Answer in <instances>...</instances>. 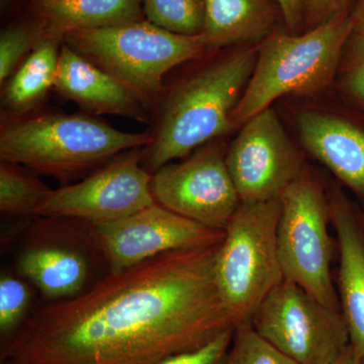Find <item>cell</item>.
Masks as SVG:
<instances>
[{"instance_id":"obj_1","label":"cell","mask_w":364,"mask_h":364,"mask_svg":"<svg viewBox=\"0 0 364 364\" xmlns=\"http://www.w3.org/2000/svg\"><path fill=\"white\" fill-rule=\"evenodd\" d=\"M221 244L172 251L37 311L1 345L20 364H155L234 328L215 282Z\"/></svg>"},{"instance_id":"obj_2","label":"cell","mask_w":364,"mask_h":364,"mask_svg":"<svg viewBox=\"0 0 364 364\" xmlns=\"http://www.w3.org/2000/svg\"><path fill=\"white\" fill-rule=\"evenodd\" d=\"M258 49L225 55L163 87L153 111L151 142L142 165L151 174L219 136L235 124L233 114L247 86Z\"/></svg>"},{"instance_id":"obj_3","label":"cell","mask_w":364,"mask_h":364,"mask_svg":"<svg viewBox=\"0 0 364 364\" xmlns=\"http://www.w3.org/2000/svg\"><path fill=\"white\" fill-rule=\"evenodd\" d=\"M150 142V131H121L93 114L33 111L1 116L0 160L69 181Z\"/></svg>"},{"instance_id":"obj_4","label":"cell","mask_w":364,"mask_h":364,"mask_svg":"<svg viewBox=\"0 0 364 364\" xmlns=\"http://www.w3.org/2000/svg\"><path fill=\"white\" fill-rule=\"evenodd\" d=\"M352 33L350 16L341 13L301 36L268 35L235 109V124L246 123L287 93L310 95L325 88L334 77Z\"/></svg>"},{"instance_id":"obj_5","label":"cell","mask_w":364,"mask_h":364,"mask_svg":"<svg viewBox=\"0 0 364 364\" xmlns=\"http://www.w3.org/2000/svg\"><path fill=\"white\" fill-rule=\"evenodd\" d=\"M64 44L141 95L154 111L170 70L208 54L202 35L168 32L147 20L72 31Z\"/></svg>"},{"instance_id":"obj_6","label":"cell","mask_w":364,"mask_h":364,"mask_svg":"<svg viewBox=\"0 0 364 364\" xmlns=\"http://www.w3.org/2000/svg\"><path fill=\"white\" fill-rule=\"evenodd\" d=\"M280 198L241 203L225 229L215 260L218 291L234 326L254 313L284 279L277 247Z\"/></svg>"},{"instance_id":"obj_7","label":"cell","mask_w":364,"mask_h":364,"mask_svg":"<svg viewBox=\"0 0 364 364\" xmlns=\"http://www.w3.org/2000/svg\"><path fill=\"white\" fill-rule=\"evenodd\" d=\"M280 200L277 247L284 279L296 282L328 308L341 311L331 274L330 210L320 186L305 168Z\"/></svg>"},{"instance_id":"obj_8","label":"cell","mask_w":364,"mask_h":364,"mask_svg":"<svg viewBox=\"0 0 364 364\" xmlns=\"http://www.w3.org/2000/svg\"><path fill=\"white\" fill-rule=\"evenodd\" d=\"M261 336L299 364H331L350 344L342 311L284 279L250 320Z\"/></svg>"},{"instance_id":"obj_9","label":"cell","mask_w":364,"mask_h":364,"mask_svg":"<svg viewBox=\"0 0 364 364\" xmlns=\"http://www.w3.org/2000/svg\"><path fill=\"white\" fill-rule=\"evenodd\" d=\"M222 144H205L181 162L152 174L155 202L210 229L225 231L241 202Z\"/></svg>"},{"instance_id":"obj_10","label":"cell","mask_w":364,"mask_h":364,"mask_svg":"<svg viewBox=\"0 0 364 364\" xmlns=\"http://www.w3.org/2000/svg\"><path fill=\"white\" fill-rule=\"evenodd\" d=\"M142 149L119 155L77 183L53 189L38 215L102 224L119 221L154 205L152 174L141 162Z\"/></svg>"},{"instance_id":"obj_11","label":"cell","mask_w":364,"mask_h":364,"mask_svg":"<svg viewBox=\"0 0 364 364\" xmlns=\"http://www.w3.org/2000/svg\"><path fill=\"white\" fill-rule=\"evenodd\" d=\"M91 243L104 253L111 270L135 267L172 251L217 245L225 231L210 229L155 203L111 223L88 224Z\"/></svg>"},{"instance_id":"obj_12","label":"cell","mask_w":364,"mask_h":364,"mask_svg":"<svg viewBox=\"0 0 364 364\" xmlns=\"http://www.w3.org/2000/svg\"><path fill=\"white\" fill-rule=\"evenodd\" d=\"M226 163L241 203L280 198L305 169L272 107L244 123L227 149Z\"/></svg>"},{"instance_id":"obj_13","label":"cell","mask_w":364,"mask_h":364,"mask_svg":"<svg viewBox=\"0 0 364 364\" xmlns=\"http://www.w3.org/2000/svg\"><path fill=\"white\" fill-rule=\"evenodd\" d=\"M53 90L93 116L109 114L151 124L153 107L119 79L64 44Z\"/></svg>"},{"instance_id":"obj_14","label":"cell","mask_w":364,"mask_h":364,"mask_svg":"<svg viewBox=\"0 0 364 364\" xmlns=\"http://www.w3.org/2000/svg\"><path fill=\"white\" fill-rule=\"evenodd\" d=\"M330 219L339 251L338 294L350 344L364 355V226L341 195L333 196Z\"/></svg>"},{"instance_id":"obj_15","label":"cell","mask_w":364,"mask_h":364,"mask_svg":"<svg viewBox=\"0 0 364 364\" xmlns=\"http://www.w3.org/2000/svg\"><path fill=\"white\" fill-rule=\"evenodd\" d=\"M296 124L306 150L364 196V132L341 117L313 111L299 112Z\"/></svg>"},{"instance_id":"obj_16","label":"cell","mask_w":364,"mask_h":364,"mask_svg":"<svg viewBox=\"0 0 364 364\" xmlns=\"http://www.w3.org/2000/svg\"><path fill=\"white\" fill-rule=\"evenodd\" d=\"M33 18L46 35L111 28L146 20L142 0H33Z\"/></svg>"},{"instance_id":"obj_17","label":"cell","mask_w":364,"mask_h":364,"mask_svg":"<svg viewBox=\"0 0 364 364\" xmlns=\"http://www.w3.org/2000/svg\"><path fill=\"white\" fill-rule=\"evenodd\" d=\"M18 270L41 293L53 299H69L80 294L90 277L85 255L71 246L40 243L23 250Z\"/></svg>"},{"instance_id":"obj_18","label":"cell","mask_w":364,"mask_h":364,"mask_svg":"<svg viewBox=\"0 0 364 364\" xmlns=\"http://www.w3.org/2000/svg\"><path fill=\"white\" fill-rule=\"evenodd\" d=\"M203 9L210 53L270 35L275 18L269 0H203Z\"/></svg>"},{"instance_id":"obj_19","label":"cell","mask_w":364,"mask_h":364,"mask_svg":"<svg viewBox=\"0 0 364 364\" xmlns=\"http://www.w3.org/2000/svg\"><path fill=\"white\" fill-rule=\"evenodd\" d=\"M63 38L46 35L37 47L1 85V116L36 111L54 87Z\"/></svg>"},{"instance_id":"obj_20","label":"cell","mask_w":364,"mask_h":364,"mask_svg":"<svg viewBox=\"0 0 364 364\" xmlns=\"http://www.w3.org/2000/svg\"><path fill=\"white\" fill-rule=\"evenodd\" d=\"M53 189L28 170L0 163V210L7 215H38Z\"/></svg>"},{"instance_id":"obj_21","label":"cell","mask_w":364,"mask_h":364,"mask_svg":"<svg viewBox=\"0 0 364 364\" xmlns=\"http://www.w3.org/2000/svg\"><path fill=\"white\" fill-rule=\"evenodd\" d=\"M146 20L168 32L200 36L205 26L203 0H142Z\"/></svg>"},{"instance_id":"obj_22","label":"cell","mask_w":364,"mask_h":364,"mask_svg":"<svg viewBox=\"0 0 364 364\" xmlns=\"http://www.w3.org/2000/svg\"><path fill=\"white\" fill-rule=\"evenodd\" d=\"M46 36L39 21H18L0 33V85H4Z\"/></svg>"},{"instance_id":"obj_23","label":"cell","mask_w":364,"mask_h":364,"mask_svg":"<svg viewBox=\"0 0 364 364\" xmlns=\"http://www.w3.org/2000/svg\"><path fill=\"white\" fill-rule=\"evenodd\" d=\"M227 364H299L270 343L250 322L235 326Z\"/></svg>"},{"instance_id":"obj_24","label":"cell","mask_w":364,"mask_h":364,"mask_svg":"<svg viewBox=\"0 0 364 364\" xmlns=\"http://www.w3.org/2000/svg\"><path fill=\"white\" fill-rule=\"evenodd\" d=\"M30 287L11 274L0 279V336L1 345L9 341L26 322L31 303Z\"/></svg>"},{"instance_id":"obj_25","label":"cell","mask_w":364,"mask_h":364,"mask_svg":"<svg viewBox=\"0 0 364 364\" xmlns=\"http://www.w3.org/2000/svg\"><path fill=\"white\" fill-rule=\"evenodd\" d=\"M233 333L231 328L198 348L173 354L155 364H227Z\"/></svg>"},{"instance_id":"obj_26","label":"cell","mask_w":364,"mask_h":364,"mask_svg":"<svg viewBox=\"0 0 364 364\" xmlns=\"http://www.w3.org/2000/svg\"><path fill=\"white\" fill-rule=\"evenodd\" d=\"M347 44L343 71L345 87L364 104V36L353 33Z\"/></svg>"},{"instance_id":"obj_27","label":"cell","mask_w":364,"mask_h":364,"mask_svg":"<svg viewBox=\"0 0 364 364\" xmlns=\"http://www.w3.org/2000/svg\"><path fill=\"white\" fill-rule=\"evenodd\" d=\"M350 0H308L309 16L317 25L324 23L336 14L345 13Z\"/></svg>"},{"instance_id":"obj_28","label":"cell","mask_w":364,"mask_h":364,"mask_svg":"<svg viewBox=\"0 0 364 364\" xmlns=\"http://www.w3.org/2000/svg\"><path fill=\"white\" fill-rule=\"evenodd\" d=\"M277 2L287 28L293 30L298 26L303 18L304 9L306 7L308 0H277Z\"/></svg>"},{"instance_id":"obj_29","label":"cell","mask_w":364,"mask_h":364,"mask_svg":"<svg viewBox=\"0 0 364 364\" xmlns=\"http://www.w3.org/2000/svg\"><path fill=\"white\" fill-rule=\"evenodd\" d=\"M331 364H364V355L349 344L341 355Z\"/></svg>"},{"instance_id":"obj_30","label":"cell","mask_w":364,"mask_h":364,"mask_svg":"<svg viewBox=\"0 0 364 364\" xmlns=\"http://www.w3.org/2000/svg\"><path fill=\"white\" fill-rule=\"evenodd\" d=\"M350 18L353 25V33L364 36V0H358Z\"/></svg>"},{"instance_id":"obj_31","label":"cell","mask_w":364,"mask_h":364,"mask_svg":"<svg viewBox=\"0 0 364 364\" xmlns=\"http://www.w3.org/2000/svg\"><path fill=\"white\" fill-rule=\"evenodd\" d=\"M2 364H20V363H11V361H2Z\"/></svg>"},{"instance_id":"obj_32","label":"cell","mask_w":364,"mask_h":364,"mask_svg":"<svg viewBox=\"0 0 364 364\" xmlns=\"http://www.w3.org/2000/svg\"><path fill=\"white\" fill-rule=\"evenodd\" d=\"M7 1H9V0H1V6H4V4H6Z\"/></svg>"},{"instance_id":"obj_33","label":"cell","mask_w":364,"mask_h":364,"mask_svg":"<svg viewBox=\"0 0 364 364\" xmlns=\"http://www.w3.org/2000/svg\"><path fill=\"white\" fill-rule=\"evenodd\" d=\"M363 226H364V215L363 217Z\"/></svg>"}]
</instances>
